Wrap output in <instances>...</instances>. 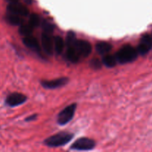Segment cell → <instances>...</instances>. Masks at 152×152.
Here are the masks:
<instances>
[{
	"label": "cell",
	"mask_w": 152,
	"mask_h": 152,
	"mask_svg": "<svg viewBox=\"0 0 152 152\" xmlns=\"http://www.w3.org/2000/svg\"><path fill=\"white\" fill-rule=\"evenodd\" d=\"M74 137L73 134L62 132L56 134L45 140V144L48 147H60L66 145Z\"/></svg>",
	"instance_id": "cell-1"
},
{
	"label": "cell",
	"mask_w": 152,
	"mask_h": 152,
	"mask_svg": "<svg viewBox=\"0 0 152 152\" xmlns=\"http://www.w3.org/2000/svg\"><path fill=\"white\" fill-rule=\"evenodd\" d=\"M138 50L131 45H125L116 54L117 62L120 64H126L134 62L137 59Z\"/></svg>",
	"instance_id": "cell-2"
},
{
	"label": "cell",
	"mask_w": 152,
	"mask_h": 152,
	"mask_svg": "<svg viewBox=\"0 0 152 152\" xmlns=\"http://www.w3.org/2000/svg\"><path fill=\"white\" fill-rule=\"evenodd\" d=\"M76 108H77V104L74 103L68 105L66 108H64L59 114L57 117V123L60 126H64L69 123L74 117L75 114Z\"/></svg>",
	"instance_id": "cell-3"
},
{
	"label": "cell",
	"mask_w": 152,
	"mask_h": 152,
	"mask_svg": "<svg viewBox=\"0 0 152 152\" xmlns=\"http://www.w3.org/2000/svg\"><path fill=\"white\" fill-rule=\"evenodd\" d=\"M96 142L94 140L88 137H82L71 145V148L77 151H89L94 148Z\"/></svg>",
	"instance_id": "cell-4"
},
{
	"label": "cell",
	"mask_w": 152,
	"mask_h": 152,
	"mask_svg": "<svg viewBox=\"0 0 152 152\" xmlns=\"http://www.w3.org/2000/svg\"><path fill=\"white\" fill-rule=\"evenodd\" d=\"M74 47L78 52L79 55L83 57L88 56L92 51L91 45L86 40H77Z\"/></svg>",
	"instance_id": "cell-5"
},
{
	"label": "cell",
	"mask_w": 152,
	"mask_h": 152,
	"mask_svg": "<svg viewBox=\"0 0 152 152\" xmlns=\"http://www.w3.org/2000/svg\"><path fill=\"white\" fill-rule=\"evenodd\" d=\"M69 81V79L67 77H60V78L54 79L53 80H44L42 82V86L45 88L55 89L61 88L65 86Z\"/></svg>",
	"instance_id": "cell-6"
},
{
	"label": "cell",
	"mask_w": 152,
	"mask_h": 152,
	"mask_svg": "<svg viewBox=\"0 0 152 152\" xmlns=\"http://www.w3.org/2000/svg\"><path fill=\"white\" fill-rule=\"evenodd\" d=\"M152 48V38L148 34H145L141 38L138 45V53L141 55H145Z\"/></svg>",
	"instance_id": "cell-7"
},
{
	"label": "cell",
	"mask_w": 152,
	"mask_h": 152,
	"mask_svg": "<svg viewBox=\"0 0 152 152\" xmlns=\"http://www.w3.org/2000/svg\"><path fill=\"white\" fill-rule=\"evenodd\" d=\"M27 96L20 93L10 94L6 98V104L10 107L18 106L26 102Z\"/></svg>",
	"instance_id": "cell-8"
},
{
	"label": "cell",
	"mask_w": 152,
	"mask_h": 152,
	"mask_svg": "<svg viewBox=\"0 0 152 152\" xmlns=\"http://www.w3.org/2000/svg\"><path fill=\"white\" fill-rule=\"evenodd\" d=\"M7 12L20 16H27L29 14V10L25 5L19 3H10L7 6Z\"/></svg>",
	"instance_id": "cell-9"
},
{
	"label": "cell",
	"mask_w": 152,
	"mask_h": 152,
	"mask_svg": "<svg viewBox=\"0 0 152 152\" xmlns=\"http://www.w3.org/2000/svg\"><path fill=\"white\" fill-rule=\"evenodd\" d=\"M50 34L48 33L44 32L42 35V45L45 52L48 55H51L53 53L54 48L53 39L50 37Z\"/></svg>",
	"instance_id": "cell-10"
},
{
	"label": "cell",
	"mask_w": 152,
	"mask_h": 152,
	"mask_svg": "<svg viewBox=\"0 0 152 152\" xmlns=\"http://www.w3.org/2000/svg\"><path fill=\"white\" fill-rule=\"evenodd\" d=\"M23 43L26 47L29 48L31 50H34L36 52L40 51V46L39 44V42L36 38L31 36H28V37H25L22 40Z\"/></svg>",
	"instance_id": "cell-11"
},
{
	"label": "cell",
	"mask_w": 152,
	"mask_h": 152,
	"mask_svg": "<svg viewBox=\"0 0 152 152\" xmlns=\"http://www.w3.org/2000/svg\"><path fill=\"white\" fill-rule=\"evenodd\" d=\"M80 55L74 47H68V50L66 51V57L70 62L73 63H76L80 59Z\"/></svg>",
	"instance_id": "cell-12"
},
{
	"label": "cell",
	"mask_w": 152,
	"mask_h": 152,
	"mask_svg": "<svg viewBox=\"0 0 152 152\" xmlns=\"http://www.w3.org/2000/svg\"><path fill=\"white\" fill-rule=\"evenodd\" d=\"M111 45L106 42H99L96 45V50L100 54H106L111 50Z\"/></svg>",
	"instance_id": "cell-13"
},
{
	"label": "cell",
	"mask_w": 152,
	"mask_h": 152,
	"mask_svg": "<svg viewBox=\"0 0 152 152\" xmlns=\"http://www.w3.org/2000/svg\"><path fill=\"white\" fill-rule=\"evenodd\" d=\"M53 43H54V49L55 51L57 54H61L62 53L65 48V42L64 39L60 37H55L53 38Z\"/></svg>",
	"instance_id": "cell-14"
},
{
	"label": "cell",
	"mask_w": 152,
	"mask_h": 152,
	"mask_svg": "<svg viewBox=\"0 0 152 152\" xmlns=\"http://www.w3.org/2000/svg\"><path fill=\"white\" fill-rule=\"evenodd\" d=\"M117 59L116 58V56H113V55H105L104 57L102 58V63L108 68H113L117 65Z\"/></svg>",
	"instance_id": "cell-15"
},
{
	"label": "cell",
	"mask_w": 152,
	"mask_h": 152,
	"mask_svg": "<svg viewBox=\"0 0 152 152\" xmlns=\"http://www.w3.org/2000/svg\"><path fill=\"white\" fill-rule=\"evenodd\" d=\"M6 19H7V22L12 25H21L23 23L21 16L19 15L13 14V13H8Z\"/></svg>",
	"instance_id": "cell-16"
},
{
	"label": "cell",
	"mask_w": 152,
	"mask_h": 152,
	"mask_svg": "<svg viewBox=\"0 0 152 152\" xmlns=\"http://www.w3.org/2000/svg\"><path fill=\"white\" fill-rule=\"evenodd\" d=\"M34 30V27L31 26L29 23L28 24H23L20 25L19 29V32L21 35L25 36V37H28V36H31Z\"/></svg>",
	"instance_id": "cell-17"
},
{
	"label": "cell",
	"mask_w": 152,
	"mask_h": 152,
	"mask_svg": "<svg viewBox=\"0 0 152 152\" xmlns=\"http://www.w3.org/2000/svg\"><path fill=\"white\" fill-rule=\"evenodd\" d=\"M28 23H29L31 26L34 27V28L39 26L40 24L39 16L37 14H36V13H32V14H31L29 18V22H28Z\"/></svg>",
	"instance_id": "cell-18"
},
{
	"label": "cell",
	"mask_w": 152,
	"mask_h": 152,
	"mask_svg": "<svg viewBox=\"0 0 152 152\" xmlns=\"http://www.w3.org/2000/svg\"><path fill=\"white\" fill-rule=\"evenodd\" d=\"M77 38H76L75 34L73 32H69L68 34L66 39V44L68 47H74V44H75L76 41H77Z\"/></svg>",
	"instance_id": "cell-19"
},
{
	"label": "cell",
	"mask_w": 152,
	"mask_h": 152,
	"mask_svg": "<svg viewBox=\"0 0 152 152\" xmlns=\"http://www.w3.org/2000/svg\"><path fill=\"white\" fill-rule=\"evenodd\" d=\"M91 67L94 70H98L102 67V62L98 59H93L90 62Z\"/></svg>",
	"instance_id": "cell-20"
},
{
	"label": "cell",
	"mask_w": 152,
	"mask_h": 152,
	"mask_svg": "<svg viewBox=\"0 0 152 152\" xmlns=\"http://www.w3.org/2000/svg\"><path fill=\"white\" fill-rule=\"evenodd\" d=\"M42 28H43V29H44L45 32L48 33V34H50V33L53 32V29H54V28H53V25L48 22H43Z\"/></svg>",
	"instance_id": "cell-21"
},
{
	"label": "cell",
	"mask_w": 152,
	"mask_h": 152,
	"mask_svg": "<svg viewBox=\"0 0 152 152\" xmlns=\"http://www.w3.org/2000/svg\"><path fill=\"white\" fill-rule=\"evenodd\" d=\"M36 118H37V114H34V115H31L30 116V117H27V118L25 119V120H26V121H31V120H35Z\"/></svg>",
	"instance_id": "cell-22"
},
{
	"label": "cell",
	"mask_w": 152,
	"mask_h": 152,
	"mask_svg": "<svg viewBox=\"0 0 152 152\" xmlns=\"http://www.w3.org/2000/svg\"><path fill=\"white\" fill-rule=\"evenodd\" d=\"M6 1H8L9 3H16V2H18L19 1V0H6Z\"/></svg>",
	"instance_id": "cell-23"
}]
</instances>
